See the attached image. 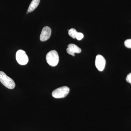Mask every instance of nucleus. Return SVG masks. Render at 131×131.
<instances>
[{
	"instance_id": "6e6552de",
	"label": "nucleus",
	"mask_w": 131,
	"mask_h": 131,
	"mask_svg": "<svg viewBox=\"0 0 131 131\" xmlns=\"http://www.w3.org/2000/svg\"><path fill=\"white\" fill-rule=\"evenodd\" d=\"M40 2V0H32L28 7L27 12L28 13H31L35 10L38 6Z\"/></svg>"
},
{
	"instance_id": "9d476101",
	"label": "nucleus",
	"mask_w": 131,
	"mask_h": 131,
	"mask_svg": "<svg viewBox=\"0 0 131 131\" xmlns=\"http://www.w3.org/2000/svg\"><path fill=\"white\" fill-rule=\"evenodd\" d=\"M125 46L127 48L131 49V39H127L124 42Z\"/></svg>"
},
{
	"instance_id": "f03ea898",
	"label": "nucleus",
	"mask_w": 131,
	"mask_h": 131,
	"mask_svg": "<svg viewBox=\"0 0 131 131\" xmlns=\"http://www.w3.org/2000/svg\"><path fill=\"white\" fill-rule=\"evenodd\" d=\"M46 60L49 65L52 67L56 66L59 61L57 52L54 50L49 51L46 55Z\"/></svg>"
},
{
	"instance_id": "0eeeda50",
	"label": "nucleus",
	"mask_w": 131,
	"mask_h": 131,
	"mask_svg": "<svg viewBox=\"0 0 131 131\" xmlns=\"http://www.w3.org/2000/svg\"><path fill=\"white\" fill-rule=\"evenodd\" d=\"M66 51L68 54L74 57L75 56V53H80L81 52V49L74 44H70L68 45Z\"/></svg>"
},
{
	"instance_id": "423d86ee",
	"label": "nucleus",
	"mask_w": 131,
	"mask_h": 131,
	"mask_svg": "<svg viewBox=\"0 0 131 131\" xmlns=\"http://www.w3.org/2000/svg\"><path fill=\"white\" fill-rule=\"evenodd\" d=\"M51 33V30L48 26L45 27L42 29L40 37V39L42 42L46 41L49 39Z\"/></svg>"
},
{
	"instance_id": "20e7f679",
	"label": "nucleus",
	"mask_w": 131,
	"mask_h": 131,
	"mask_svg": "<svg viewBox=\"0 0 131 131\" xmlns=\"http://www.w3.org/2000/svg\"><path fill=\"white\" fill-rule=\"evenodd\" d=\"M16 61L20 65H24L27 64L28 62V58L25 51L21 50H18L16 54Z\"/></svg>"
},
{
	"instance_id": "9b49d317",
	"label": "nucleus",
	"mask_w": 131,
	"mask_h": 131,
	"mask_svg": "<svg viewBox=\"0 0 131 131\" xmlns=\"http://www.w3.org/2000/svg\"><path fill=\"white\" fill-rule=\"evenodd\" d=\"M84 37V35L82 33L78 32L77 34L76 38L78 40H80L82 39Z\"/></svg>"
},
{
	"instance_id": "1a4fd4ad",
	"label": "nucleus",
	"mask_w": 131,
	"mask_h": 131,
	"mask_svg": "<svg viewBox=\"0 0 131 131\" xmlns=\"http://www.w3.org/2000/svg\"><path fill=\"white\" fill-rule=\"evenodd\" d=\"M68 34L69 35L71 38L73 39L76 38L77 34L78 32L74 28H71L70 30H68Z\"/></svg>"
},
{
	"instance_id": "39448f33",
	"label": "nucleus",
	"mask_w": 131,
	"mask_h": 131,
	"mask_svg": "<svg viewBox=\"0 0 131 131\" xmlns=\"http://www.w3.org/2000/svg\"><path fill=\"white\" fill-rule=\"evenodd\" d=\"M95 65L99 71H103L106 65V60L103 56L98 55L96 57Z\"/></svg>"
},
{
	"instance_id": "7ed1b4c3",
	"label": "nucleus",
	"mask_w": 131,
	"mask_h": 131,
	"mask_svg": "<svg viewBox=\"0 0 131 131\" xmlns=\"http://www.w3.org/2000/svg\"><path fill=\"white\" fill-rule=\"evenodd\" d=\"M70 91V89L67 86L60 87L55 90L52 93V95L56 98H63L66 97Z\"/></svg>"
},
{
	"instance_id": "ddd939ff",
	"label": "nucleus",
	"mask_w": 131,
	"mask_h": 131,
	"mask_svg": "<svg viewBox=\"0 0 131 131\" xmlns=\"http://www.w3.org/2000/svg\"><path fill=\"white\" fill-rule=\"evenodd\" d=\"M28 12H27V14H28Z\"/></svg>"
},
{
	"instance_id": "f257e3e1",
	"label": "nucleus",
	"mask_w": 131,
	"mask_h": 131,
	"mask_svg": "<svg viewBox=\"0 0 131 131\" xmlns=\"http://www.w3.org/2000/svg\"><path fill=\"white\" fill-rule=\"evenodd\" d=\"M0 82L8 89H13L15 86L14 80L2 71H0Z\"/></svg>"
},
{
	"instance_id": "f8f14e48",
	"label": "nucleus",
	"mask_w": 131,
	"mask_h": 131,
	"mask_svg": "<svg viewBox=\"0 0 131 131\" xmlns=\"http://www.w3.org/2000/svg\"><path fill=\"white\" fill-rule=\"evenodd\" d=\"M126 81L127 82L131 84V73L127 75L126 78Z\"/></svg>"
}]
</instances>
